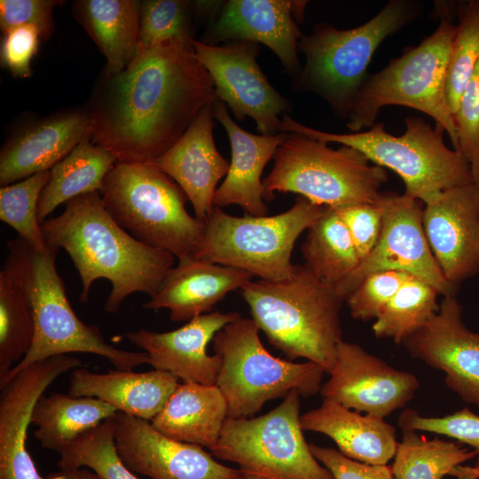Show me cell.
<instances>
[{"label": "cell", "mask_w": 479, "mask_h": 479, "mask_svg": "<svg viewBox=\"0 0 479 479\" xmlns=\"http://www.w3.org/2000/svg\"><path fill=\"white\" fill-rule=\"evenodd\" d=\"M216 99L192 43L175 39L137 48L125 69L104 74L87 110L88 136L117 162H149Z\"/></svg>", "instance_id": "6da1fadb"}, {"label": "cell", "mask_w": 479, "mask_h": 479, "mask_svg": "<svg viewBox=\"0 0 479 479\" xmlns=\"http://www.w3.org/2000/svg\"><path fill=\"white\" fill-rule=\"evenodd\" d=\"M41 226L47 245L65 249L78 271L82 302H88L94 281L106 279L111 283L104 305L111 314L134 293L154 295L174 267L172 254L139 241L121 227L98 192L70 200L59 216Z\"/></svg>", "instance_id": "7a4b0ae2"}, {"label": "cell", "mask_w": 479, "mask_h": 479, "mask_svg": "<svg viewBox=\"0 0 479 479\" xmlns=\"http://www.w3.org/2000/svg\"><path fill=\"white\" fill-rule=\"evenodd\" d=\"M241 295L271 345L289 360L304 358L329 373L342 341L340 312L345 300L335 286L296 265L288 279L249 281Z\"/></svg>", "instance_id": "3957f363"}, {"label": "cell", "mask_w": 479, "mask_h": 479, "mask_svg": "<svg viewBox=\"0 0 479 479\" xmlns=\"http://www.w3.org/2000/svg\"><path fill=\"white\" fill-rule=\"evenodd\" d=\"M404 123L401 136L388 133L383 122H375L365 131L336 134L305 126L285 114L280 132H297L357 149L372 163L396 172L404 184V194L424 205L449 188L473 182L468 161L445 145L442 126L432 127L415 116L407 117Z\"/></svg>", "instance_id": "277c9868"}, {"label": "cell", "mask_w": 479, "mask_h": 479, "mask_svg": "<svg viewBox=\"0 0 479 479\" xmlns=\"http://www.w3.org/2000/svg\"><path fill=\"white\" fill-rule=\"evenodd\" d=\"M420 12L417 1L390 0L371 20L356 27L317 25L310 35H302L298 42L306 60L297 75V88L318 95L338 115L346 118L368 76L366 70L378 47Z\"/></svg>", "instance_id": "5b68a950"}, {"label": "cell", "mask_w": 479, "mask_h": 479, "mask_svg": "<svg viewBox=\"0 0 479 479\" xmlns=\"http://www.w3.org/2000/svg\"><path fill=\"white\" fill-rule=\"evenodd\" d=\"M101 198L115 222L139 241L193 259L205 223L188 214V200L168 175L146 162H116L105 178Z\"/></svg>", "instance_id": "8992f818"}, {"label": "cell", "mask_w": 479, "mask_h": 479, "mask_svg": "<svg viewBox=\"0 0 479 479\" xmlns=\"http://www.w3.org/2000/svg\"><path fill=\"white\" fill-rule=\"evenodd\" d=\"M455 25L446 14L440 24L417 46L391 59L377 73L368 75L346 117L352 132L370 128L381 109L402 106L418 110L444 128L453 149L459 141L446 98V78Z\"/></svg>", "instance_id": "52a82bcc"}, {"label": "cell", "mask_w": 479, "mask_h": 479, "mask_svg": "<svg viewBox=\"0 0 479 479\" xmlns=\"http://www.w3.org/2000/svg\"><path fill=\"white\" fill-rule=\"evenodd\" d=\"M327 143L297 132L287 133L274 155V165L263 181L266 200L275 192H294L326 208L374 203L387 181L384 168L357 149Z\"/></svg>", "instance_id": "ba28073f"}, {"label": "cell", "mask_w": 479, "mask_h": 479, "mask_svg": "<svg viewBox=\"0 0 479 479\" xmlns=\"http://www.w3.org/2000/svg\"><path fill=\"white\" fill-rule=\"evenodd\" d=\"M326 209L302 196L271 216H235L214 206L193 259L240 269L263 280L288 279L296 267L291 262L295 241Z\"/></svg>", "instance_id": "9c48e42d"}, {"label": "cell", "mask_w": 479, "mask_h": 479, "mask_svg": "<svg viewBox=\"0 0 479 479\" xmlns=\"http://www.w3.org/2000/svg\"><path fill=\"white\" fill-rule=\"evenodd\" d=\"M252 318L239 317L216 334L212 342L222 364L216 385L227 403V418H249L270 400L296 390L302 397L320 392L324 369L272 356L263 345Z\"/></svg>", "instance_id": "30bf717a"}, {"label": "cell", "mask_w": 479, "mask_h": 479, "mask_svg": "<svg viewBox=\"0 0 479 479\" xmlns=\"http://www.w3.org/2000/svg\"><path fill=\"white\" fill-rule=\"evenodd\" d=\"M59 248L35 251L27 245V272L35 314V336L26 357L0 381V388L20 371L51 357L89 353L107 359L115 369L132 370L148 364L145 352L117 349L107 343L99 328L83 323L67 299L56 268Z\"/></svg>", "instance_id": "8fae6325"}, {"label": "cell", "mask_w": 479, "mask_h": 479, "mask_svg": "<svg viewBox=\"0 0 479 479\" xmlns=\"http://www.w3.org/2000/svg\"><path fill=\"white\" fill-rule=\"evenodd\" d=\"M300 397L292 390L262 416L227 418L211 454L267 479H334L304 438Z\"/></svg>", "instance_id": "7c38bea8"}, {"label": "cell", "mask_w": 479, "mask_h": 479, "mask_svg": "<svg viewBox=\"0 0 479 479\" xmlns=\"http://www.w3.org/2000/svg\"><path fill=\"white\" fill-rule=\"evenodd\" d=\"M382 226L369 255L336 288L346 299L367 275L383 271L404 272L433 286L441 295L456 294L458 288L444 277L428 242L422 215L424 204L406 194L382 193Z\"/></svg>", "instance_id": "4fadbf2b"}, {"label": "cell", "mask_w": 479, "mask_h": 479, "mask_svg": "<svg viewBox=\"0 0 479 479\" xmlns=\"http://www.w3.org/2000/svg\"><path fill=\"white\" fill-rule=\"evenodd\" d=\"M192 47L214 82L216 98L228 106L237 119L250 117L261 135L280 132L279 115L291 112V106L259 67L258 43L232 41L211 45L193 40Z\"/></svg>", "instance_id": "5bb4252c"}, {"label": "cell", "mask_w": 479, "mask_h": 479, "mask_svg": "<svg viewBox=\"0 0 479 479\" xmlns=\"http://www.w3.org/2000/svg\"><path fill=\"white\" fill-rule=\"evenodd\" d=\"M328 374L320 389L323 399L382 419L405 407L420 388L415 374L395 369L360 345L343 340Z\"/></svg>", "instance_id": "9a60e30c"}, {"label": "cell", "mask_w": 479, "mask_h": 479, "mask_svg": "<svg viewBox=\"0 0 479 479\" xmlns=\"http://www.w3.org/2000/svg\"><path fill=\"white\" fill-rule=\"evenodd\" d=\"M114 426L116 451L133 473L152 479H236L240 473L202 446L164 436L148 420L117 412Z\"/></svg>", "instance_id": "2e32d148"}, {"label": "cell", "mask_w": 479, "mask_h": 479, "mask_svg": "<svg viewBox=\"0 0 479 479\" xmlns=\"http://www.w3.org/2000/svg\"><path fill=\"white\" fill-rule=\"evenodd\" d=\"M456 294L443 296L438 311L403 345L414 359L444 373L445 385L479 408V333L463 322Z\"/></svg>", "instance_id": "e0dca14e"}, {"label": "cell", "mask_w": 479, "mask_h": 479, "mask_svg": "<svg viewBox=\"0 0 479 479\" xmlns=\"http://www.w3.org/2000/svg\"><path fill=\"white\" fill-rule=\"evenodd\" d=\"M81 365L75 357H51L20 371L0 388V479H44L27 449L34 409L57 378Z\"/></svg>", "instance_id": "ac0fdd59"}, {"label": "cell", "mask_w": 479, "mask_h": 479, "mask_svg": "<svg viewBox=\"0 0 479 479\" xmlns=\"http://www.w3.org/2000/svg\"><path fill=\"white\" fill-rule=\"evenodd\" d=\"M422 224L444 279L455 287L479 272V184L449 188L424 205Z\"/></svg>", "instance_id": "d6986e66"}, {"label": "cell", "mask_w": 479, "mask_h": 479, "mask_svg": "<svg viewBox=\"0 0 479 479\" xmlns=\"http://www.w3.org/2000/svg\"><path fill=\"white\" fill-rule=\"evenodd\" d=\"M306 1L230 0L207 33L205 43L226 41L261 43L279 59L291 75L300 73L298 42Z\"/></svg>", "instance_id": "ffe728a7"}, {"label": "cell", "mask_w": 479, "mask_h": 479, "mask_svg": "<svg viewBox=\"0 0 479 479\" xmlns=\"http://www.w3.org/2000/svg\"><path fill=\"white\" fill-rule=\"evenodd\" d=\"M239 317L237 312L213 311L172 331L140 329L127 333L126 338L148 355L154 369L169 372L182 382L215 385L222 359L218 354L208 355L207 346L217 332Z\"/></svg>", "instance_id": "44dd1931"}, {"label": "cell", "mask_w": 479, "mask_h": 479, "mask_svg": "<svg viewBox=\"0 0 479 479\" xmlns=\"http://www.w3.org/2000/svg\"><path fill=\"white\" fill-rule=\"evenodd\" d=\"M213 106L207 105L164 153L146 162L181 187L192 205L195 217L204 223L214 208L216 185L230 167L214 142Z\"/></svg>", "instance_id": "7402d4cb"}, {"label": "cell", "mask_w": 479, "mask_h": 479, "mask_svg": "<svg viewBox=\"0 0 479 479\" xmlns=\"http://www.w3.org/2000/svg\"><path fill=\"white\" fill-rule=\"evenodd\" d=\"M87 111L56 114L26 126L3 146L0 185L51 170L89 134Z\"/></svg>", "instance_id": "603a6c76"}, {"label": "cell", "mask_w": 479, "mask_h": 479, "mask_svg": "<svg viewBox=\"0 0 479 479\" xmlns=\"http://www.w3.org/2000/svg\"><path fill=\"white\" fill-rule=\"evenodd\" d=\"M213 112L214 117L225 129L232 149L229 170L216 191L214 206L238 205L250 216H267L261 176L287 133L273 136L249 133L231 118L226 105L218 99L214 102Z\"/></svg>", "instance_id": "cb8c5ba5"}, {"label": "cell", "mask_w": 479, "mask_h": 479, "mask_svg": "<svg viewBox=\"0 0 479 479\" xmlns=\"http://www.w3.org/2000/svg\"><path fill=\"white\" fill-rule=\"evenodd\" d=\"M254 276L240 269L189 259L178 262L157 292L143 304L146 310L168 309L175 322L211 312L230 292L242 288Z\"/></svg>", "instance_id": "d4e9b609"}, {"label": "cell", "mask_w": 479, "mask_h": 479, "mask_svg": "<svg viewBox=\"0 0 479 479\" xmlns=\"http://www.w3.org/2000/svg\"><path fill=\"white\" fill-rule=\"evenodd\" d=\"M178 385L177 377L161 370L114 369L98 373L80 366L71 373L68 391L74 397L98 398L118 412L151 421Z\"/></svg>", "instance_id": "484cf974"}, {"label": "cell", "mask_w": 479, "mask_h": 479, "mask_svg": "<svg viewBox=\"0 0 479 479\" xmlns=\"http://www.w3.org/2000/svg\"><path fill=\"white\" fill-rule=\"evenodd\" d=\"M300 420L303 431L327 436L340 452L354 460L387 465L395 457L398 444L396 429L382 418L323 399L319 407L306 412Z\"/></svg>", "instance_id": "4316f807"}, {"label": "cell", "mask_w": 479, "mask_h": 479, "mask_svg": "<svg viewBox=\"0 0 479 479\" xmlns=\"http://www.w3.org/2000/svg\"><path fill=\"white\" fill-rule=\"evenodd\" d=\"M7 249L0 271V381L26 357L35 336L27 244L18 237Z\"/></svg>", "instance_id": "83f0119b"}, {"label": "cell", "mask_w": 479, "mask_h": 479, "mask_svg": "<svg viewBox=\"0 0 479 479\" xmlns=\"http://www.w3.org/2000/svg\"><path fill=\"white\" fill-rule=\"evenodd\" d=\"M227 412V403L216 384L182 382L150 422L171 439L212 450Z\"/></svg>", "instance_id": "f1b7e54d"}, {"label": "cell", "mask_w": 479, "mask_h": 479, "mask_svg": "<svg viewBox=\"0 0 479 479\" xmlns=\"http://www.w3.org/2000/svg\"><path fill=\"white\" fill-rule=\"evenodd\" d=\"M141 1L78 0L73 14L106 59L105 73L114 75L127 67L137 47Z\"/></svg>", "instance_id": "f546056e"}, {"label": "cell", "mask_w": 479, "mask_h": 479, "mask_svg": "<svg viewBox=\"0 0 479 479\" xmlns=\"http://www.w3.org/2000/svg\"><path fill=\"white\" fill-rule=\"evenodd\" d=\"M116 162L111 152L91 142L87 135L51 169L38 203L40 224L59 205L82 194L101 192L105 178Z\"/></svg>", "instance_id": "4dcf8cb0"}, {"label": "cell", "mask_w": 479, "mask_h": 479, "mask_svg": "<svg viewBox=\"0 0 479 479\" xmlns=\"http://www.w3.org/2000/svg\"><path fill=\"white\" fill-rule=\"evenodd\" d=\"M117 412L114 405L96 397L62 393L42 396L32 415L35 436L43 448L58 452Z\"/></svg>", "instance_id": "1f68e13d"}, {"label": "cell", "mask_w": 479, "mask_h": 479, "mask_svg": "<svg viewBox=\"0 0 479 479\" xmlns=\"http://www.w3.org/2000/svg\"><path fill=\"white\" fill-rule=\"evenodd\" d=\"M307 231L302 246L304 265L318 279L337 287L361 263L346 224L335 208H326Z\"/></svg>", "instance_id": "d6a6232c"}, {"label": "cell", "mask_w": 479, "mask_h": 479, "mask_svg": "<svg viewBox=\"0 0 479 479\" xmlns=\"http://www.w3.org/2000/svg\"><path fill=\"white\" fill-rule=\"evenodd\" d=\"M475 457V451L459 443L428 439L418 431L403 428L391 469L395 479H442Z\"/></svg>", "instance_id": "836d02e7"}, {"label": "cell", "mask_w": 479, "mask_h": 479, "mask_svg": "<svg viewBox=\"0 0 479 479\" xmlns=\"http://www.w3.org/2000/svg\"><path fill=\"white\" fill-rule=\"evenodd\" d=\"M439 294L430 284L409 276L374 320L373 334L402 344L438 311Z\"/></svg>", "instance_id": "e575fe53"}, {"label": "cell", "mask_w": 479, "mask_h": 479, "mask_svg": "<svg viewBox=\"0 0 479 479\" xmlns=\"http://www.w3.org/2000/svg\"><path fill=\"white\" fill-rule=\"evenodd\" d=\"M58 453L59 469L87 467L102 479H138L116 451L114 416L83 433Z\"/></svg>", "instance_id": "d590c367"}, {"label": "cell", "mask_w": 479, "mask_h": 479, "mask_svg": "<svg viewBox=\"0 0 479 479\" xmlns=\"http://www.w3.org/2000/svg\"><path fill=\"white\" fill-rule=\"evenodd\" d=\"M50 179L51 170H47L0 188L1 221L35 251L48 247L38 219V203Z\"/></svg>", "instance_id": "8d00e7d4"}, {"label": "cell", "mask_w": 479, "mask_h": 479, "mask_svg": "<svg viewBox=\"0 0 479 479\" xmlns=\"http://www.w3.org/2000/svg\"><path fill=\"white\" fill-rule=\"evenodd\" d=\"M446 78V98L453 116L460 96L479 61V0L462 4Z\"/></svg>", "instance_id": "74e56055"}, {"label": "cell", "mask_w": 479, "mask_h": 479, "mask_svg": "<svg viewBox=\"0 0 479 479\" xmlns=\"http://www.w3.org/2000/svg\"><path fill=\"white\" fill-rule=\"evenodd\" d=\"M191 5L182 0L141 1L137 48L175 39L192 43Z\"/></svg>", "instance_id": "f35d334b"}, {"label": "cell", "mask_w": 479, "mask_h": 479, "mask_svg": "<svg viewBox=\"0 0 479 479\" xmlns=\"http://www.w3.org/2000/svg\"><path fill=\"white\" fill-rule=\"evenodd\" d=\"M398 427L415 431L430 432L456 439L474 448L479 467V415L465 407L443 417H425L413 409L403 411Z\"/></svg>", "instance_id": "ab89813d"}, {"label": "cell", "mask_w": 479, "mask_h": 479, "mask_svg": "<svg viewBox=\"0 0 479 479\" xmlns=\"http://www.w3.org/2000/svg\"><path fill=\"white\" fill-rule=\"evenodd\" d=\"M409 276L383 271L365 277L345 299L351 317L362 321L375 320Z\"/></svg>", "instance_id": "60d3db41"}, {"label": "cell", "mask_w": 479, "mask_h": 479, "mask_svg": "<svg viewBox=\"0 0 479 479\" xmlns=\"http://www.w3.org/2000/svg\"><path fill=\"white\" fill-rule=\"evenodd\" d=\"M459 149L468 161L473 182L479 184V61L453 114Z\"/></svg>", "instance_id": "b9f144b4"}, {"label": "cell", "mask_w": 479, "mask_h": 479, "mask_svg": "<svg viewBox=\"0 0 479 479\" xmlns=\"http://www.w3.org/2000/svg\"><path fill=\"white\" fill-rule=\"evenodd\" d=\"M42 40L43 34L35 26H23L4 32L0 45L1 66L14 77H30L31 61L37 54Z\"/></svg>", "instance_id": "7bdbcfd3"}, {"label": "cell", "mask_w": 479, "mask_h": 479, "mask_svg": "<svg viewBox=\"0 0 479 479\" xmlns=\"http://www.w3.org/2000/svg\"><path fill=\"white\" fill-rule=\"evenodd\" d=\"M62 3L55 0H1V30L4 33L19 27L35 26L46 40L54 28L53 10Z\"/></svg>", "instance_id": "ee69618b"}, {"label": "cell", "mask_w": 479, "mask_h": 479, "mask_svg": "<svg viewBox=\"0 0 479 479\" xmlns=\"http://www.w3.org/2000/svg\"><path fill=\"white\" fill-rule=\"evenodd\" d=\"M379 200L335 208L349 230L361 262L373 251L381 235L382 208Z\"/></svg>", "instance_id": "f6af8a7d"}, {"label": "cell", "mask_w": 479, "mask_h": 479, "mask_svg": "<svg viewBox=\"0 0 479 479\" xmlns=\"http://www.w3.org/2000/svg\"><path fill=\"white\" fill-rule=\"evenodd\" d=\"M317 460L332 475L334 479H394L391 467L370 465L349 459L332 447L310 444Z\"/></svg>", "instance_id": "bcb514c9"}, {"label": "cell", "mask_w": 479, "mask_h": 479, "mask_svg": "<svg viewBox=\"0 0 479 479\" xmlns=\"http://www.w3.org/2000/svg\"><path fill=\"white\" fill-rule=\"evenodd\" d=\"M44 479H102L87 467L77 469H59Z\"/></svg>", "instance_id": "7dc6e473"}, {"label": "cell", "mask_w": 479, "mask_h": 479, "mask_svg": "<svg viewBox=\"0 0 479 479\" xmlns=\"http://www.w3.org/2000/svg\"><path fill=\"white\" fill-rule=\"evenodd\" d=\"M449 475L456 479H479V467L459 465L451 471Z\"/></svg>", "instance_id": "c3c4849f"}, {"label": "cell", "mask_w": 479, "mask_h": 479, "mask_svg": "<svg viewBox=\"0 0 479 479\" xmlns=\"http://www.w3.org/2000/svg\"><path fill=\"white\" fill-rule=\"evenodd\" d=\"M236 479H267V478L240 470V473Z\"/></svg>", "instance_id": "681fc988"}]
</instances>
